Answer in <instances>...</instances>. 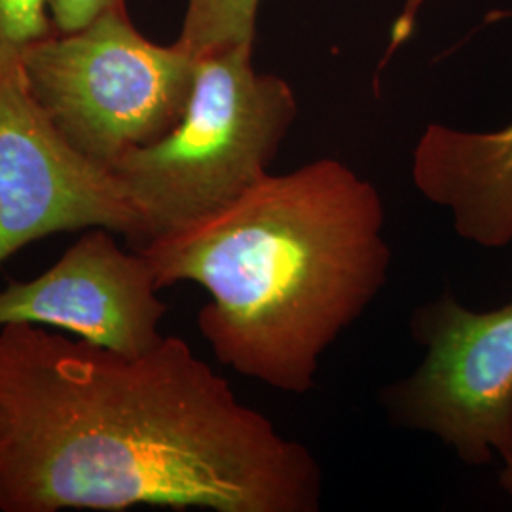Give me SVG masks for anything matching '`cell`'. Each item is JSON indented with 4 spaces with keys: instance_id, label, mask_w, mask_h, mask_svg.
Listing matches in <instances>:
<instances>
[{
    "instance_id": "obj_10",
    "label": "cell",
    "mask_w": 512,
    "mask_h": 512,
    "mask_svg": "<svg viewBox=\"0 0 512 512\" xmlns=\"http://www.w3.org/2000/svg\"><path fill=\"white\" fill-rule=\"evenodd\" d=\"M52 33L50 0H0V55L21 54Z\"/></svg>"
},
{
    "instance_id": "obj_2",
    "label": "cell",
    "mask_w": 512,
    "mask_h": 512,
    "mask_svg": "<svg viewBox=\"0 0 512 512\" xmlns=\"http://www.w3.org/2000/svg\"><path fill=\"white\" fill-rule=\"evenodd\" d=\"M385 222L378 188L323 158L268 173L228 207L137 251L160 289L192 281L209 293L198 330L222 365L304 395L327 349L384 291Z\"/></svg>"
},
{
    "instance_id": "obj_9",
    "label": "cell",
    "mask_w": 512,
    "mask_h": 512,
    "mask_svg": "<svg viewBox=\"0 0 512 512\" xmlns=\"http://www.w3.org/2000/svg\"><path fill=\"white\" fill-rule=\"evenodd\" d=\"M262 0H186L177 44L196 57L228 46H253Z\"/></svg>"
},
{
    "instance_id": "obj_1",
    "label": "cell",
    "mask_w": 512,
    "mask_h": 512,
    "mask_svg": "<svg viewBox=\"0 0 512 512\" xmlns=\"http://www.w3.org/2000/svg\"><path fill=\"white\" fill-rule=\"evenodd\" d=\"M323 469L179 336L141 355L0 329V511L317 512Z\"/></svg>"
},
{
    "instance_id": "obj_6",
    "label": "cell",
    "mask_w": 512,
    "mask_h": 512,
    "mask_svg": "<svg viewBox=\"0 0 512 512\" xmlns=\"http://www.w3.org/2000/svg\"><path fill=\"white\" fill-rule=\"evenodd\" d=\"M90 228L143 245L141 222L109 169L54 128L27 90L19 54L0 55V264L37 239Z\"/></svg>"
},
{
    "instance_id": "obj_12",
    "label": "cell",
    "mask_w": 512,
    "mask_h": 512,
    "mask_svg": "<svg viewBox=\"0 0 512 512\" xmlns=\"http://www.w3.org/2000/svg\"><path fill=\"white\" fill-rule=\"evenodd\" d=\"M499 482H501V488L512 497V467L511 469H503Z\"/></svg>"
},
{
    "instance_id": "obj_7",
    "label": "cell",
    "mask_w": 512,
    "mask_h": 512,
    "mask_svg": "<svg viewBox=\"0 0 512 512\" xmlns=\"http://www.w3.org/2000/svg\"><path fill=\"white\" fill-rule=\"evenodd\" d=\"M160 291L141 251L128 253L114 232L90 228L44 274L0 289V329L57 327L97 346L141 355L164 338L167 304Z\"/></svg>"
},
{
    "instance_id": "obj_5",
    "label": "cell",
    "mask_w": 512,
    "mask_h": 512,
    "mask_svg": "<svg viewBox=\"0 0 512 512\" xmlns=\"http://www.w3.org/2000/svg\"><path fill=\"white\" fill-rule=\"evenodd\" d=\"M408 327L425 353L412 374L382 389L387 418L433 435L465 465L497 456L511 469L512 300L475 311L446 291L418 306Z\"/></svg>"
},
{
    "instance_id": "obj_8",
    "label": "cell",
    "mask_w": 512,
    "mask_h": 512,
    "mask_svg": "<svg viewBox=\"0 0 512 512\" xmlns=\"http://www.w3.org/2000/svg\"><path fill=\"white\" fill-rule=\"evenodd\" d=\"M412 181L446 209L459 238L484 249L512 243V124L463 131L429 124L412 154Z\"/></svg>"
},
{
    "instance_id": "obj_3",
    "label": "cell",
    "mask_w": 512,
    "mask_h": 512,
    "mask_svg": "<svg viewBox=\"0 0 512 512\" xmlns=\"http://www.w3.org/2000/svg\"><path fill=\"white\" fill-rule=\"evenodd\" d=\"M296 114L291 84L256 73L253 46L200 55L181 122L110 167L141 222V247L228 207L264 179Z\"/></svg>"
},
{
    "instance_id": "obj_4",
    "label": "cell",
    "mask_w": 512,
    "mask_h": 512,
    "mask_svg": "<svg viewBox=\"0 0 512 512\" xmlns=\"http://www.w3.org/2000/svg\"><path fill=\"white\" fill-rule=\"evenodd\" d=\"M27 90L63 139L109 169L165 137L184 116L198 57L143 37L126 6L19 54Z\"/></svg>"
},
{
    "instance_id": "obj_11",
    "label": "cell",
    "mask_w": 512,
    "mask_h": 512,
    "mask_svg": "<svg viewBox=\"0 0 512 512\" xmlns=\"http://www.w3.org/2000/svg\"><path fill=\"white\" fill-rule=\"evenodd\" d=\"M116 6H126V0H50L55 31L71 33Z\"/></svg>"
}]
</instances>
